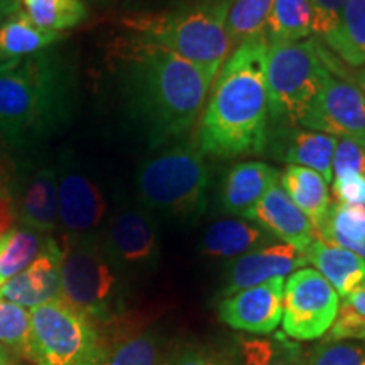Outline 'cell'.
<instances>
[{
  "instance_id": "1",
  "label": "cell",
  "mask_w": 365,
  "mask_h": 365,
  "mask_svg": "<svg viewBox=\"0 0 365 365\" xmlns=\"http://www.w3.org/2000/svg\"><path fill=\"white\" fill-rule=\"evenodd\" d=\"M125 110L149 148L176 144L196 124L217 76L168 51L132 38L120 46Z\"/></svg>"
},
{
  "instance_id": "2",
  "label": "cell",
  "mask_w": 365,
  "mask_h": 365,
  "mask_svg": "<svg viewBox=\"0 0 365 365\" xmlns=\"http://www.w3.org/2000/svg\"><path fill=\"white\" fill-rule=\"evenodd\" d=\"M267 41L255 36L237 46L218 71L198 129L203 154L230 159L266 150L271 132Z\"/></svg>"
},
{
  "instance_id": "3",
  "label": "cell",
  "mask_w": 365,
  "mask_h": 365,
  "mask_svg": "<svg viewBox=\"0 0 365 365\" xmlns=\"http://www.w3.org/2000/svg\"><path fill=\"white\" fill-rule=\"evenodd\" d=\"M75 73L56 48L0 65V149L29 150L70 122Z\"/></svg>"
},
{
  "instance_id": "4",
  "label": "cell",
  "mask_w": 365,
  "mask_h": 365,
  "mask_svg": "<svg viewBox=\"0 0 365 365\" xmlns=\"http://www.w3.org/2000/svg\"><path fill=\"white\" fill-rule=\"evenodd\" d=\"M225 16L220 9L188 2L161 12L130 14L122 26L134 34L132 38L161 46L217 76L234 51Z\"/></svg>"
},
{
  "instance_id": "5",
  "label": "cell",
  "mask_w": 365,
  "mask_h": 365,
  "mask_svg": "<svg viewBox=\"0 0 365 365\" xmlns=\"http://www.w3.org/2000/svg\"><path fill=\"white\" fill-rule=\"evenodd\" d=\"M156 153L137 170V202L153 215L180 222L202 217L210 181L202 150L198 145L173 144Z\"/></svg>"
},
{
  "instance_id": "6",
  "label": "cell",
  "mask_w": 365,
  "mask_h": 365,
  "mask_svg": "<svg viewBox=\"0 0 365 365\" xmlns=\"http://www.w3.org/2000/svg\"><path fill=\"white\" fill-rule=\"evenodd\" d=\"M124 277L103 252L100 237L66 240L61 257V299L91 322L110 323L124 312Z\"/></svg>"
},
{
  "instance_id": "7",
  "label": "cell",
  "mask_w": 365,
  "mask_h": 365,
  "mask_svg": "<svg viewBox=\"0 0 365 365\" xmlns=\"http://www.w3.org/2000/svg\"><path fill=\"white\" fill-rule=\"evenodd\" d=\"M330 71L328 49L318 39L269 46L266 81L271 120L276 125H298Z\"/></svg>"
},
{
  "instance_id": "8",
  "label": "cell",
  "mask_w": 365,
  "mask_h": 365,
  "mask_svg": "<svg viewBox=\"0 0 365 365\" xmlns=\"http://www.w3.org/2000/svg\"><path fill=\"white\" fill-rule=\"evenodd\" d=\"M102 346L95 323L58 298L33 308L26 359L36 365H91Z\"/></svg>"
},
{
  "instance_id": "9",
  "label": "cell",
  "mask_w": 365,
  "mask_h": 365,
  "mask_svg": "<svg viewBox=\"0 0 365 365\" xmlns=\"http://www.w3.org/2000/svg\"><path fill=\"white\" fill-rule=\"evenodd\" d=\"M100 242L105 255L122 277L145 276L158 269L161 259L158 222L140 205H127L110 215Z\"/></svg>"
},
{
  "instance_id": "10",
  "label": "cell",
  "mask_w": 365,
  "mask_h": 365,
  "mask_svg": "<svg viewBox=\"0 0 365 365\" xmlns=\"http://www.w3.org/2000/svg\"><path fill=\"white\" fill-rule=\"evenodd\" d=\"M340 296L317 269H298L282 291V331L293 340H317L330 330Z\"/></svg>"
},
{
  "instance_id": "11",
  "label": "cell",
  "mask_w": 365,
  "mask_h": 365,
  "mask_svg": "<svg viewBox=\"0 0 365 365\" xmlns=\"http://www.w3.org/2000/svg\"><path fill=\"white\" fill-rule=\"evenodd\" d=\"M58 173V225L66 240L100 237L108 217L103 190L78 163L63 154L56 164Z\"/></svg>"
},
{
  "instance_id": "12",
  "label": "cell",
  "mask_w": 365,
  "mask_h": 365,
  "mask_svg": "<svg viewBox=\"0 0 365 365\" xmlns=\"http://www.w3.org/2000/svg\"><path fill=\"white\" fill-rule=\"evenodd\" d=\"M301 127L333 137H346L365 145V97L354 81L335 73L319 86L299 118Z\"/></svg>"
},
{
  "instance_id": "13",
  "label": "cell",
  "mask_w": 365,
  "mask_h": 365,
  "mask_svg": "<svg viewBox=\"0 0 365 365\" xmlns=\"http://www.w3.org/2000/svg\"><path fill=\"white\" fill-rule=\"evenodd\" d=\"M12 210L16 222L41 234H49L58 227L56 164L29 163L16 168Z\"/></svg>"
},
{
  "instance_id": "14",
  "label": "cell",
  "mask_w": 365,
  "mask_h": 365,
  "mask_svg": "<svg viewBox=\"0 0 365 365\" xmlns=\"http://www.w3.org/2000/svg\"><path fill=\"white\" fill-rule=\"evenodd\" d=\"M282 291L284 277H276L225 296L218 304V318L235 330L267 335L282 319Z\"/></svg>"
},
{
  "instance_id": "15",
  "label": "cell",
  "mask_w": 365,
  "mask_h": 365,
  "mask_svg": "<svg viewBox=\"0 0 365 365\" xmlns=\"http://www.w3.org/2000/svg\"><path fill=\"white\" fill-rule=\"evenodd\" d=\"M61 257L63 247L48 237L34 262L0 286V298L22 308H38L61 298Z\"/></svg>"
},
{
  "instance_id": "16",
  "label": "cell",
  "mask_w": 365,
  "mask_h": 365,
  "mask_svg": "<svg viewBox=\"0 0 365 365\" xmlns=\"http://www.w3.org/2000/svg\"><path fill=\"white\" fill-rule=\"evenodd\" d=\"M307 257L289 244H271L240 255L232 264L227 276L223 294L230 296L247 287L259 286L276 277H286L301 266H307Z\"/></svg>"
},
{
  "instance_id": "17",
  "label": "cell",
  "mask_w": 365,
  "mask_h": 365,
  "mask_svg": "<svg viewBox=\"0 0 365 365\" xmlns=\"http://www.w3.org/2000/svg\"><path fill=\"white\" fill-rule=\"evenodd\" d=\"M336 137L317 130H303L296 125H276L269 132L266 149L279 161L317 171L330 182L333 178V153Z\"/></svg>"
},
{
  "instance_id": "18",
  "label": "cell",
  "mask_w": 365,
  "mask_h": 365,
  "mask_svg": "<svg viewBox=\"0 0 365 365\" xmlns=\"http://www.w3.org/2000/svg\"><path fill=\"white\" fill-rule=\"evenodd\" d=\"M250 220L257 222L269 235L289 244L303 254L318 239L312 220L291 202L279 182H276L264 195Z\"/></svg>"
},
{
  "instance_id": "19",
  "label": "cell",
  "mask_w": 365,
  "mask_h": 365,
  "mask_svg": "<svg viewBox=\"0 0 365 365\" xmlns=\"http://www.w3.org/2000/svg\"><path fill=\"white\" fill-rule=\"evenodd\" d=\"M279 180V173L262 161L237 163L223 180L220 205L227 215L250 220L255 207L269 188Z\"/></svg>"
},
{
  "instance_id": "20",
  "label": "cell",
  "mask_w": 365,
  "mask_h": 365,
  "mask_svg": "<svg viewBox=\"0 0 365 365\" xmlns=\"http://www.w3.org/2000/svg\"><path fill=\"white\" fill-rule=\"evenodd\" d=\"M271 242L272 235L245 218H223L205 232L202 254L212 259H239Z\"/></svg>"
},
{
  "instance_id": "21",
  "label": "cell",
  "mask_w": 365,
  "mask_h": 365,
  "mask_svg": "<svg viewBox=\"0 0 365 365\" xmlns=\"http://www.w3.org/2000/svg\"><path fill=\"white\" fill-rule=\"evenodd\" d=\"M304 257L330 282L340 298H346L365 281V259L346 249L317 239L307 249Z\"/></svg>"
},
{
  "instance_id": "22",
  "label": "cell",
  "mask_w": 365,
  "mask_h": 365,
  "mask_svg": "<svg viewBox=\"0 0 365 365\" xmlns=\"http://www.w3.org/2000/svg\"><path fill=\"white\" fill-rule=\"evenodd\" d=\"M228 365H308L301 345L284 333L274 336H237Z\"/></svg>"
},
{
  "instance_id": "23",
  "label": "cell",
  "mask_w": 365,
  "mask_h": 365,
  "mask_svg": "<svg viewBox=\"0 0 365 365\" xmlns=\"http://www.w3.org/2000/svg\"><path fill=\"white\" fill-rule=\"evenodd\" d=\"M65 36L41 29L21 9L0 24V65L53 48Z\"/></svg>"
},
{
  "instance_id": "24",
  "label": "cell",
  "mask_w": 365,
  "mask_h": 365,
  "mask_svg": "<svg viewBox=\"0 0 365 365\" xmlns=\"http://www.w3.org/2000/svg\"><path fill=\"white\" fill-rule=\"evenodd\" d=\"M279 185L289 196L291 202L312 220L313 227L317 228L331 205L328 181L325 178L308 168L287 164L282 175H279Z\"/></svg>"
},
{
  "instance_id": "25",
  "label": "cell",
  "mask_w": 365,
  "mask_h": 365,
  "mask_svg": "<svg viewBox=\"0 0 365 365\" xmlns=\"http://www.w3.org/2000/svg\"><path fill=\"white\" fill-rule=\"evenodd\" d=\"M314 230L325 244L346 249L365 259V205L331 203Z\"/></svg>"
},
{
  "instance_id": "26",
  "label": "cell",
  "mask_w": 365,
  "mask_h": 365,
  "mask_svg": "<svg viewBox=\"0 0 365 365\" xmlns=\"http://www.w3.org/2000/svg\"><path fill=\"white\" fill-rule=\"evenodd\" d=\"M313 34V11L309 0H274L264 29L269 46L289 44Z\"/></svg>"
},
{
  "instance_id": "27",
  "label": "cell",
  "mask_w": 365,
  "mask_h": 365,
  "mask_svg": "<svg viewBox=\"0 0 365 365\" xmlns=\"http://www.w3.org/2000/svg\"><path fill=\"white\" fill-rule=\"evenodd\" d=\"M323 46L345 65H365V0H346L339 29Z\"/></svg>"
},
{
  "instance_id": "28",
  "label": "cell",
  "mask_w": 365,
  "mask_h": 365,
  "mask_svg": "<svg viewBox=\"0 0 365 365\" xmlns=\"http://www.w3.org/2000/svg\"><path fill=\"white\" fill-rule=\"evenodd\" d=\"M163 345L153 331L118 336L110 344L102 341L91 365H163Z\"/></svg>"
},
{
  "instance_id": "29",
  "label": "cell",
  "mask_w": 365,
  "mask_h": 365,
  "mask_svg": "<svg viewBox=\"0 0 365 365\" xmlns=\"http://www.w3.org/2000/svg\"><path fill=\"white\" fill-rule=\"evenodd\" d=\"M49 235L27 227H14L0 245V286L26 271L43 252Z\"/></svg>"
},
{
  "instance_id": "30",
  "label": "cell",
  "mask_w": 365,
  "mask_h": 365,
  "mask_svg": "<svg viewBox=\"0 0 365 365\" xmlns=\"http://www.w3.org/2000/svg\"><path fill=\"white\" fill-rule=\"evenodd\" d=\"M22 11L44 31L63 33L88 19L85 0H21Z\"/></svg>"
},
{
  "instance_id": "31",
  "label": "cell",
  "mask_w": 365,
  "mask_h": 365,
  "mask_svg": "<svg viewBox=\"0 0 365 365\" xmlns=\"http://www.w3.org/2000/svg\"><path fill=\"white\" fill-rule=\"evenodd\" d=\"M274 0H234L225 16V29L234 49L255 36H264Z\"/></svg>"
},
{
  "instance_id": "32",
  "label": "cell",
  "mask_w": 365,
  "mask_h": 365,
  "mask_svg": "<svg viewBox=\"0 0 365 365\" xmlns=\"http://www.w3.org/2000/svg\"><path fill=\"white\" fill-rule=\"evenodd\" d=\"M31 335V313L19 304L0 298V345L26 357Z\"/></svg>"
},
{
  "instance_id": "33",
  "label": "cell",
  "mask_w": 365,
  "mask_h": 365,
  "mask_svg": "<svg viewBox=\"0 0 365 365\" xmlns=\"http://www.w3.org/2000/svg\"><path fill=\"white\" fill-rule=\"evenodd\" d=\"M308 365H365V340H325L309 355Z\"/></svg>"
},
{
  "instance_id": "34",
  "label": "cell",
  "mask_w": 365,
  "mask_h": 365,
  "mask_svg": "<svg viewBox=\"0 0 365 365\" xmlns=\"http://www.w3.org/2000/svg\"><path fill=\"white\" fill-rule=\"evenodd\" d=\"M346 0H309L313 11V34L322 44H327L340 24Z\"/></svg>"
},
{
  "instance_id": "35",
  "label": "cell",
  "mask_w": 365,
  "mask_h": 365,
  "mask_svg": "<svg viewBox=\"0 0 365 365\" xmlns=\"http://www.w3.org/2000/svg\"><path fill=\"white\" fill-rule=\"evenodd\" d=\"M333 176L344 173H359L365 175V145L357 140L339 137L335 153H333Z\"/></svg>"
},
{
  "instance_id": "36",
  "label": "cell",
  "mask_w": 365,
  "mask_h": 365,
  "mask_svg": "<svg viewBox=\"0 0 365 365\" xmlns=\"http://www.w3.org/2000/svg\"><path fill=\"white\" fill-rule=\"evenodd\" d=\"M163 365H228V354L207 346H186L178 350Z\"/></svg>"
},
{
  "instance_id": "37",
  "label": "cell",
  "mask_w": 365,
  "mask_h": 365,
  "mask_svg": "<svg viewBox=\"0 0 365 365\" xmlns=\"http://www.w3.org/2000/svg\"><path fill=\"white\" fill-rule=\"evenodd\" d=\"M333 180V195L336 202L345 205H365V175L344 173Z\"/></svg>"
},
{
  "instance_id": "38",
  "label": "cell",
  "mask_w": 365,
  "mask_h": 365,
  "mask_svg": "<svg viewBox=\"0 0 365 365\" xmlns=\"http://www.w3.org/2000/svg\"><path fill=\"white\" fill-rule=\"evenodd\" d=\"M14 175H16V164L0 156V200L12 198Z\"/></svg>"
},
{
  "instance_id": "39",
  "label": "cell",
  "mask_w": 365,
  "mask_h": 365,
  "mask_svg": "<svg viewBox=\"0 0 365 365\" xmlns=\"http://www.w3.org/2000/svg\"><path fill=\"white\" fill-rule=\"evenodd\" d=\"M341 307L349 308L350 312L359 314L360 318H365V281L355 287L346 298H344V304Z\"/></svg>"
},
{
  "instance_id": "40",
  "label": "cell",
  "mask_w": 365,
  "mask_h": 365,
  "mask_svg": "<svg viewBox=\"0 0 365 365\" xmlns=\"http://www.w3.org/2000/svg\"><path fill=\"white\" fill-rule=\"evenodd\" d=\"M21 9V0H0V24Z\"/></svg>"
},
{
  "instance_id": "41",
  "label": "cell",
  "mask_w": 365,
  "mask_h": 365,
  "mask_svg": "<svg viewBox=\"0 0 365 365\" xmlns=\"http://www.w3.org/2000/svg\"><path fill=\"white\" fill-rule=\"evenodd\" d=\"M190 2L205 4V6H210V7L220 9V11L227 12V11H228V7H230V4L234 2V0H190Z\"/></svg>"
},
{
  "instance_id": "42",
  "label": "cell",
  "mask_w": 365,
  "mask_h": 365,
  "mask_svg": "<svg viewBox=\"0 0 365 365\" xmlns=\"http://www.w3.org/2000/svg\"><path fill=\"white\" fill-rule=\"evenodd\" d=\"M0 365H12L11 350H7L4 345H0Z\"/></svg>"
},
{
  "instance_id": "43",
  "label": "cell",
  "mask_w": 365,
  "mask_h": 365,
  "mask_svg": "<svg viewBox=\"0 0 365 365\" xmlns=\"http://www.w3.org/2000/svg\"><path fill=\"white\" fill-rule=\"evenodd\" d=\"M355 85L359 86V90L362 91L364 97H365V65L360 68L357 76H355Z\"/></svg>"
},
{
  "instance_id": "44",
  "label": "cell",
  "mask_w": 365,
  "mask_h": 365,
  "mask_svg": "<svg viewBox=\"0 0 365 365\" xmlns=\"http://www.w3.org/2000/svg\"><path fill=\"white\" fill-rule=\"evenodd\" d=\"M86 4H91V6H97V7H107L110 6L113 0H85Z\"/></svg>"
},
{
  "instance_id": "45",
  "label": "cell",
  "mask_w": 365,
  "mask_h": 365,
  "mask_svg": "<svg viewBox=\"0 0 365 365\" xmlns=\"http://www.w3.org/2000/svg\"><path fill=\"white\" fill-rule=\"evenodd\" d=\"M4 239H6V237H2V235H0V245H2V242H4Z\"/></svg>"
}]
</instances>
